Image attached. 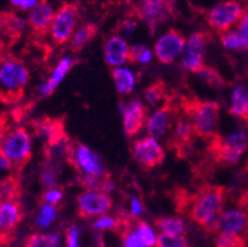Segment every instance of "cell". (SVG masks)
Returning <instances> with one entry per match:
<instances>
[{"label": "cell", "mask_w": 248, "mask_h": 247, "mask_svg": "<svg viewBox=\"0 0 248 247\" xmlns=\"http://www.w3.org/2000/svg\"><path fill=\"white\" fill-rule=\"evenodd\" d=\"M132 156L140 166L146 169L159 166L166 158L164 149L159 145L158 140L153 139L151 136L135 141L132 146Z\"/></svg>", "instance_id": "cell-14"}, {"label": "cell", "mask_w": 248, "mask_h": 247, "mask_svg": "<svg viewBox=\"0 0 248 247\" xmlns=\"http://www.w3.org/2000/svg\"><path fill=\"white\" fill-rule=\"evenodd\" d=\"M248 241L240 235L220 231L215 240V247H247Z\"/></svg>", "instance_id": "cell-32"}, {"label": "cell", "mask_w": 248, "mask_h": 247, "mask_svg": "<svg viewBox=\"0 0 248 247\" xmlns=\"http://www.w3.org/2000/svg\"><path fill=\"white\" fill-rule=\"evenodd\" d=\"M11 168H13V167H11L10 161H9L8 158L5 157V155L0 151V171H6V169Z\"/></svg>", "instance_id": "cell-46"}, {"label": "cell", "mask_w": 248, "mask_h": 247, "mask_svg": "<svg viewBox=\"0 0 248 247\" xmlns=\"http://www.w3.org/2000/svg\"><path fill=\"white\" fill-rule=\"evenodd\" d=\"M67 247H79V230L76 226H71L66 235Z\"/></svg>", "instance_id": "cell-42"}, {"label": "cell", "mask_w": 248, "mask_h": 247, "mask_svg": "<svg viewBox=\"0 0 248 247\" xmlns=\"http://www.w3.org/2000/svg\"><path fill=\"white\" fill-rule=\"evenodd\" d=\"M155 247H189L188 241L183 235H173L161 232L157 237Z\"/></svg>", "instance_id": "cell-33"}, {"label": "cell", "mask_w": 248, "mask_h": 247, "mask_svg": "<svg viewBox=\"0 0 248 247\" xmlns=\"http://www.w3.org/2000/svg\"><path fill=\"white\" fill-rule=\"evenodd\" d=\"M30 81L26 66L15 58H5L0 63L1 92L8 94H25V87Z\"/></svg>", "instance_id": "cell-8"}, {"label": "cell", "mask_w": 248, "mask_h": 247, "mask_svg": "<svg viewBox=\"0 0 248 247\" xmlns=\"http://www.w3.org/2000/svg\"><path fill=\"white\" fill-rule=\"evenodd\" d=\"M120 236L124 247H153L157 242L155 231L145 221H132Z\"/></svg>", "instance_id": "cell-15"}, {"label": "cell", "mask_w": 248, "mask_h": 247, "mask_svg": "<svg viewBox=\"0 0 248 247\" xmlns=\"http://www.w3.org/2000/svg\"><path fill=\"white\" fill-rule=\"evenodd\" d=\"M96 33H98V26L93 22L83 25L80 29L76 31L71 40V49L74 52H80L84 49V47L89 44L90 41L95 37Z\"/></svg>", "instance_id": "cell-27"}, {"label": "cell", "mask_w": 248, "mask_h": 247, "mask_svg": "<svg viewBox=\"0 0 248 247\" xmlns=\"http://www.w3.org/2000/svg\"><path fill=\"white\" fill-rule=\"evenodd\" d=\"M180 108L183 115L190 120L195 136L209 141L216 135L220 121V105L217 101L183 98Z\"/></svg>", "instance_id": "cell-2"}, {"label": "cell", "mask_w": 248, "mask_h": 247, "mask_svg": "<svg viewBox=\"0 0 248 247\" xmlns=\"http://www.w3.org/2000/svg\"><path fill=\"white\" fill-rule=\"evenodd\" d=\"M21 197V183L19 176L11 174L0 180V203L1 201H17Z\"/></svg>", "instance_id": "cell-25"}, {"label": "cell", "mask_w": 248, "mask_h": 247, "mask_svg": "<svg viewBox=\"0 0 248 247\" xmlns=\"http://www.w3.org/2000/svg\"><path fill=\"white\" fill-rule=\"evenodd\" d=\"M124 223V215H119V216L114 217L110 216V215H101L94 221L93 226L96 229V230H110V231H115V232H120L121 226H123Z\"/></svg>", "instance_id": "cell-31"}, {"label": "cell", "mask_w": 248, "mask_h": 247, "mask_svg": "<svg viewBox=\"0 0 248 247\" xmlns=\"http://www.w3.org/2000/svg\"><path fill=\"white\" fill-rule=\"evenodd\" d=\"M64 156L67 162L80 176L94 178H108L101 158L85 145L79 142L67 141L64 145Z\"/></svg>", "instance_id": "cell-5"}, {"label": "cell", "mask_w": 248, "mask_h": 247, "mask_svg": "<svg viewBox=\"0 0 248 247\" xmlns=\"http://www.w3.org/2000/svg\"><path fill=\"white\" fill-rule=\"evenodd\" d=\"M248 147V136L243 131L222 136L220 133L214 135L209 140L207 152L214 162L220 166H231L240 161Z\"/></svg>", "instance_id": "cell-3"}, {"label": "cell", "mask_w": 248, "mask_h": 247, "mask_svg": "<svg viewBox=\"0 0 248 247\" xmlns=\"http://www.w3.org/2000/svg\"><path fill=\"white\" fill-rule=\"evenodd\" d=\"M220 231L240 235L248 241V209L237 208L222 212L218 217V232Z\"/></svg>", "instance_id": "cell-19"}, {"label": "cell", "mask_w": 248, "mask_h": 247, "mask_svg": "<svg viewBox=\"0 0 248 247\" xmlns=\"http://www.w3.org/2000/svg\"><path fill=\"white\" fill-rule=\"evenodd\" d=\"M63 193L62 190L56 189V188H51V189H46L44 194H42V204H49V205H56L62 200Z\"/></svg>", "instance_id": "cell-39"}, {"label": "cell", "mask_w": 248, "mask_h": 247, "mask_svg": "<svg viewBox=\"0 0 248 247\" xmlns=\"http://www.w3.org/2000/svg\"><path fill=\"white\" fill-rule=\"evenodd\" d=\"M167 98V88L164 82L155 81L145 89V99L151 105H157Z\"/></svg>", "instance_id": "cell-30"}, {"label": "cell", "mask_w": 248, "mask_h": 247, "mask_svg": "<svg viewBox=\"0 0 248 247\" xmlns=\"http://www.w3.org/2000/svg\"><path fill=\"white\" fill-rule=\"evenodd\" d=\"M229 113L248 126V89L245 85L233 88Z\"/></svg>", "instance_id": "cell-22"}, {"label": "cell", "mask_w": 248, "mask_h": 247, "mask_svg": "<svg viewBox=\"0 0 248 247\" xmlns=\"http://www.w3.org/2000/svg\"><path fill=\"white\" fill-rule=\"evenodd\" d=\"M237 33L240 35L242 49L241 51H248V10H245L242 17L237 24Z\"/></svg>", "instance_id": "cell-37"}, {"label": "cell", "mask_w": 248, "mask_h": 247, "mask_svg": "<svg viewBox=\"0 0 248 247\" xmlns=\"http://www.w3.org/2000/svg\"><path fill=\"white\" fill-rule=\"evenodd\" d=\"M186 40L180 31L170 29L157 40L155 45V58L162 65H169L184 52Z\"/></svg>", "instance_id": "cell-13"}, {"label": "cell", "mask_w": 248, "mask_h": 247, "mask_svg": "<svg viewBox=\"0 0 248 247\" xmlns=\"http://www.w3.org/2000/svg\"><path fill=\"white\" fill-rule=\"evenodd\" d=\"M111 78L120 94H131L132 90L135 89L136 85L135 74L127 68H114L111 71Z\"/></svg>", "instance_id": "cell-24"}, {"label": "cell", "mask_w": 248, "mask_h": 247, "mask_svg": "<svg viewBox=\"0 0 248 247\" xmlns=\"http://www.w3.org/2000/svg\"><path fill=\"white\" fill-rule=\"evenodd\" d=\"M31 128L48 148H56L68 141L63 117H42L33 121Z\"/></svg>", "instance_id": "cell-12"}, {"label": "cell", "mask_w": 248, "mask_h": 247, "mask_svg": "<svg viewBox=\"0 0 248 247\" xmlns=\"http://www.w3.org/2000/svg\"><path fill=\"white\" fill-rule=\"evenodd\" d=\"M151 60H152V53L145 46L137 45V46L130 47V62L131 63L146 65V63L151 62Z\"/></svg>", "instance_id": "cell-35"}, {"label": "cell", "mask_w": 248, "mask_h": 247, "mask_svg": "<svg viewBox=\"0 0 248 247\" xmlns=\"http://www.w3.org/2000/svg\"><path fill=\"white\" fill-rule=\"evenodd\" d=\"M60 237L56 234H32L25 240V247H57Z\"/></svg>", "instance_id": "cell-29"}, {"label": "cell", "mask_w": 248, "mask_h": 247, "mask_svg": "<svg viewBox=\"0 0 248 247\" xmlns=\"http://www.w3.org/2000/svg\"><path fill=\"white\" fill-rule=\"evenodd\" d=\"M111 208V197L103 190H85L77 197V212L82 219L105 215Z\"/></svg>", "instance_id": "cell-10"}, {"label": "cell", "mask_w": 248, "mask_h": 247, "mask_svg": "<svg viewBox=\"0 0 248 247\" xmlns=\"http://www.w3.org/2000/svg\"><path fill=\"white\" fill-rule=\"evenodd\" d=\"M123 109L124 131L128 137L137 135L147 122V109L141 101L131 100Z\"/></svg>", "instance_id": "cell-17"}, {"label": "cell", "mask_w": 248, "mask_h": 247, "mask_svg": "<svg viewBox=\"0 0 248 247\" xmlns=\"http://www.w3.org/2000/svg\"><path fill=\"white\" fill-rule=\"evenodd\" d=\"M56 180H57V173H56L53 167H45V169L41 173V183L46 189H51L53 185L56 184Z\"/></svg>", "instance_id": "cell-40"}, {"label": "cell", "mask_w": 248, "mask_h": 247, "mask_svg": "<svg viewBox=\"0 0 248 247\" xmlns=\"http://www.w3.org/2000/svg\"><path fill=\"white\" fill-rule=\"evenodd\" d=\"M137 29V24L136 21H134V20H123V21H120L119 24H117V27L116 30L119 33H123V35L127 36V35H131L132 33H134L135 30Z\"/></svg>", "instance_id": "cell-41"}, {"label": "cell", "mask_w": 248, "mask_h": 247, "mask_svg": "<svg viewBox=\"0 0 248 247\" xmlns=\"http://www.w3.org/2000/svg\"><path fill=\"white\" fill-rule=\"evenodd\" d=\"M104 60L110 67L124 66L130 62V46L121 36H111L104 45Z\"/></svg>", "instance_id": "cell-20"}, {"label": "cell", "mask_w": 248, "mask_h": 247, "mask_svg": "<svg viewBox=\"0 0 248 247\" xmlns=\"http://www.w3.org/2000/svg\"><path fill=\"white\" fill-rule=\"evenodd\" d=\"M11 4L20 9H31L38 3V0H10Z\"/></svg>", "instance_id": "cell-43"}, {"label": "cell", "mask_w": 248, "mask_h": 247, "mask_svg": "<svg viewBox=\"0 0 248 247\" xmlns=\"http://www.w3.org/2000/svg\"><path fill=\"white\" fill-rule=\"evenodd\" d=\"M135 14L137 17L146 21L153 33L159 25L173 17L174 3L173 0H143L135 8Z\"/></svg>", "instance_id": "cell-9"}, {"label": "cell", "mask_w": 248, "mask_h": 247, "mask_svg": "<svg viewBox=\"0 0 248 247\" xmlns=\"http://www.w3.org/2000/svg\"><path fill=\"white\" fill-rule=\"evenodd\" d=\"M26 21L21 17L16 16L15 14L3 11L0 13V33L11 37H19L21 31L25 29Z\"/></svg>", "instance_id": "cell-26"}, {"label": "cell", "mask_w": 248, "mask_h": 247, "mask_svg": "<svg viewBox=\"0 0 248 247\" xmlns=\"http://www.w3.org/2000/svg\"><path fill=\"white\" fill-rule=\"evenodd\" d=\"M8 132V117L5 115H0V146L3 144Z\"/></svg>", "instance_id": "cell-44"}, {"label": "cell", "mask_w": 248, "mask_h": 247, "mask_svg": "<svg viewBox=\"0 0 248 247\" xmlns=\"http://www.w3.org/2000/svg\"><path fill=\"white\" fill-rule=\"evenodd\" d=\"M221 42H222V46L225 49H237V51L242 49V44H241V38L237 31L236 33H227L221 36Z\"/></svg>", "instance_id": "cell-38"}, {"label": "cell", "mask_w": 248, "mask_h": 247, "mask_svg": "<svg viewBox=\"0 0 248 247\" xmlns=\"http://www.w3.org/2000/svg\"><path fill=\"white\" fill-rule=\"evenodd\" d=\"M247 78H248V74H247Z\"/></svg>", "instance_id": "cell-48"}, {"label": "cell", "mask_w": 248, "mask_h": 247, "mask_svg": "<svg viewBox=\"0 0 248 247\" xmlns=\"http://www.w3.org/2000/svg\"><path fill=\"white\" fill-rule=\"evenodd\" d=\"M0 151L10 161L14 174L19 176L32 156V140L25 128H16L6 133Z\"/></svg>", "instance_id": "cell-4"}, {"label": "cell", "mask_w": 248, "mask_h": 247, "mask_svg": "<svg viewBox=\"0 0 248 247\" xmlns=\"http://www.w3.org/2000/svg\"><path fill=\"white\" fill-rule=\"evenodd\" d=\"M10 241H11V239H6V237L0 236V247H5L6 244H9Z\"/></svg>", "instance_id": "cell-47"}, {"label": "cell", "mask_w": 248, "mask_h": 247, "mask_svg": "<svg viewBox=\"0 0 248 247\" xmlns=\"http://www.w3.org/2000/svg\"><path fill=\"white\" fill-rule=\"evenodd\" d=\"M213 40V36L207 33H194L188 38L186 49L183 52L182 65L186 71L199 73L204 68V53L207 45Z\"/></svg>", "instance_id": "cell-11"}, {"label": "cell", "mask_w": 248, "mask_h": 247, "mask_svg": "<svg viewBox=\"0 0 248 247\" xmlns=\"http://www.w3.org/2000/svg\"><path fill=\"white\" fill-rule=\"evenodd\" d=\"M155 224L161 230V232H166V234L182 235L186 231V223L177 216L157 217Z\"/></svg>", "instance_id": "cell-28"}, {"label": "cell", "mask_w": 248, "mask_h": 247, "mask_svg": "<svg viewBox=\"0 0 248 247\" xmlns=\"http://www.w3.org/2000/svg\"><path fill=\"white\" fill-rule=\"evenodd\" d=\"M78 17H79V11L78 6L74 3L66 1L57 9L49 30L52 41L55 42V45L62 46L72 40Z\"/></svg>", "instance_id": "cell-6"}, {"label": "cell", "mask_w": 248, "mask_h": 247, "mask_svg": "<svg viewBox=\"0 0 248 247\" xmlns=\"http://www.w3.org/2000/svg\"><path fill=\"white\" fill-rule=\"evenodd\" d=\"M173 116H174V108L169 101H167L163 106L157 109L147 119L146 128H147L148 135L155 140L163 137L170 128Z\"/></svg>", "instance_id": "cell-21"}, {"label": "cell", "mask_w": 248, "mask_h": 247, "mask_svg": "<svg viewBox=\"0 0 248 247\" xmlns=\"http://www.w3.org/2000/svg\"><path fill=\"white\" fill-rule=\"evenodd\" d=\"M142 212H143V207H142L141 201H140L136 197H134V198L131 199V216H137V215L141 214Z\"/></svg>", "instance_id": "cell-45"}, {"label": "cell", "mask_w": 248, "mask_h": 247, "mask_svg": "<svg viewBox=\"0 0 248 247\" xmlns=\"http://www.w3.org/2000/svg\"><path fill=\"white\" fill-rule=\"evenodd\" d=\"M56 217H57V209L55 205L42 204L36 221L41 228H47L56 220Z\"/></svg>", "instance_id": "cell-34"}, {"label": "cell", "mask_w": 248, "mask_h": 247, "mask_svg": "<svg viewBox=\"0 0 248 247\" xmlns=\"http://www.w3.org/2000/svg\"><path fill=\"white\" fill-rule=\"evenodd\" d=\"M53 9L47 0H40L29 14L28 24L35 37L42 38L49 33L53 21Z\"/></svg>", "instance_id": "cell-16"}, {"label": "cell", "mask_w": 248, "mask_h": 247, "mask_svg": "<svg viewBox=\"0 0 248 247\" xmlns=\"http://www.w3.org/2000/svg\"><path fill=\"white\" fill-rule=\"evenodd\" d=\"M198 74H200V77L206 82L207 84L211 85V87H215V88L224 87L225 81L222 79V77L220 76V73H217V72H216L215 69H213V68L204 66V68H202V71H200Z\"/></svg>", "instance_id": "cell-36"}, {"label": "cell", "mask_w": 248, "mask_h": 247, "mask_svg": "<svg viewBox=\"0 0 248 247\" xmlns=\"http://www.w3.org/2000/svg\"><path fill=\"white\" fill-rule=\"evenodd\" d=\"M226 188L205 184L195 194L189 196L184 212L191 221L204 228L207 232H218V217L222 214Z\"/></svg>", "instance_id": "cell-1"}, {"label": "cell", "mask_w": 248, "mask_h": 247, "mask_svg": "<svg viewBox=\"0 0 248 247\" xmlns=\"http://www.w3.org/2000/svg\"><path fill=\"white\" fill-rule=\"evenodd\" d=\"M245 8L236 0H226L206 14V22L218 35H225L242 17Z\"/></svg>", "instance_id": "cell-7"}, {"label": "cell", "mask_w": 248, "mask_h": 247, "mask_svg": "<svg viewBox=\"0 0 248 247\" xmlns=\"http://www.w3.org/2000/svg\"><path fill=\"white\" fill-rule=\"evenodd\" d=\"M72 66H73V60L71 57H64L58 62L48 81L40 87V93H41L42 97H49V95L53 94L58 84L63 81L66 74L71 71Z\"/></svg>", "instance_id": "cell-23"}, {"label": "cell", "mask_w": 248, "mask_h": 247, "mask_svg": "<svg viewBox=\"0 0 248 247\" xmlns=\"http://www.w3.org/2000/svg\"><path fill=\"white\" fill-rule=\"evenodd\" d=\"M24 219V208L19 201L0 203V236L13 240V234Z\"/></svg>", "instance_id": "cell-18"}]
</instances>
